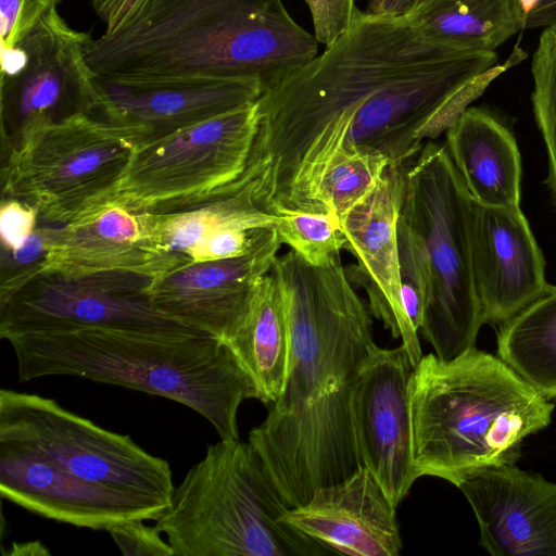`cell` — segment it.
<instances>
[{"label":"cell","instance_id":"8","mask_svg":"<svg viewBox=\"0 0 556 556\" xmlns=\"http://www.w3.org/2000/svg\"><path fill=\"white\" fill-rule=\"evenodd\" d=\"M140 134L79 112L27 129L1 167L2 198L33 207L40 222L68 225L114 204Z\"/></svg>","mask_w":556,"mask_h":556},{"label":"cell","instance_id":"25","mask_svg":"<svg viewBox=\"0 0 556 556\" xmlns=\"http://www.w3.org/2000/svg\"><path fill=\"white\" fill-rule=\"evenodd\" d=\"M226 344L252 379L257 400L276 402L286 377L289 330L281 290L270 271L261 280L245 321Z\"/></svg>","mask_w":556,"mask_h":556},{"label":"cell","instance_id":"3","mask_svg":"<svg viewBox=\"0 0 556 556\" xmlns=\"http://www.w3.org/2000/svg\"><path fill=\"white\" fill-rule=\"evenodd\" d=\"M317 54V39L282 0H150L86 46L96 75L240 79L263 92Z\"/></svg>","mask_w":556,"mask_h":556},{"label":"cell","instance_id":"11","mask_svg":"<svg viewBox=\"0 0 556 556\" xmlns=\"http://www.w3.org/2000/svg\"><path fill=\"white\" fill-rule=\"evenodd\" d=\"M91 36L71 27L52 8L14 48L0 49L2 142L27 129L90 112L96 74L86 58Z\"/></svg>","mask_w":556,"mask_h":556},{"label":"cell","instance_id":"4","mask_svg":"<svg viewBox=\"0 0 556 556\" xmlns=\"http://www.w3.org/2000/svg\"><path fill=\"white\" fill-rule=\"evenodd\" d=\"M20 382L75 376L160 395L205 418L219 439H239L238 409L256 388L220 339L199 330L88 327L7 339Z\"/></svg>","mask_w":556,"mask_h":556},{"label":"cell","instance_id":"7","mask_svg":"<svg viewBox=\"0 0 556 556\" xmlns=\"http://www.w3.org/2000/svg\"><path fill=\"white\" fill-rule=\"evenodd\" d=\"M470 204L445 144L428 141L405 165L400 219L418 240L428 270L419 331L444 361L476 348L483 324L472 275Z\"/></svg>","mask_w":556,"mask_h":556},{"label":"cell","instance_id":"27","mask_svg":"<svg viewBox=\"0 0 556 556\" xmlns=\"http://www.w3.org/2000/svg\"><path fill=\"white\" fill-rule=\"evenodd\" d=\"M389 160L378 153L358 152L336 161L323 175L316 203L319 213L342 217L377 185Z\"/></svg>","mask_w":556,"mask_h":556},{"label":"cell","instance_id":"9","mask_svg":"<svg viewBox=\"0 0 556 556\" xmlns=\"http://www.w3.org/2000/svg\"><path fill=\"white\" fill-rule=\"evenodd\" d=\"M257 127L254 102L140 144L114 204L135 213H169L239 189Z\"/></svg>","mask_w":556,"mask_h":556},{"label":"cell","instance_id":"17","mask_svg":"<svg viewBox=\"0 0 556 556\" xmlns=\"http://www.w3.org/2000/svg\"><path fill=\"white\" fill-rule=\"evenodd\" d=\"M405 165L389 166L372 190L340 220L345 250L356 264L346 267L355 287H362L368 307L394 339L401 338L415 367L422 351L418 331L409 321L402 301L397 220L402 206Z\"/></svg>","mask_w":556,"mask_h":556},{"label":"cell","instance_id":"19","mask_svg":"<svg viewBox=\"0 0 556 556\" xmlns=\"http://www.w3.org/2000/svg\"><path fill=\"white\" fill-rule=\"evenodd\" d=\"M494 556H556V483L514 464L465 473L456 483Z\"/></svg>","mask_w":556,"mask_h":556},{"label":"cell","instance_id":"15","mask_svg":"<svg viewBox=\"0 0 556 556\" xmlns=\"http://www.w3.org/2000/svg\"><path fill=\"white\" fill-rule=\"evenodd\" d=\"M281 244L270 227L245 254L191 262L152 278L150 298L164 315L227 343L245 321Z\"/></svg>","mask_w":556,"mask_h":556},{"label":"cell","instance_id":"36","mask_svg":"<svg viewBox=\"0 0 556 556\" xmlns=\"http://www.w3.org/2000/svg\"><path fill=\"white\" fill-rule=\"evenodd\" d=\"M150 0H92V8L105 24L104 33H114L134 18Z\"/></svg>","mask_w":556,"mask_h":556},{"label":"cell","instance_id":"22","mask_svg":"<svg viewBox=\"0 0 556 556\" xmlns=\"http://www.w3.org/2000/svg\"><path fill=\"white\" fill-rule=\"evenodd\" d=\"M445 132L447 151L475 201L520 206V154L502 123L481 109L469 108Z\"/></svg>","mask_w":556,"mask_h":556},{"label":"cell","instance_id":"40","mask_svg":"<svg viewBox=\"0 0 556 556\" xmlns=\"http://www.w3.org/2000/svg\"><path fill=\"white\" fill-rule=\"evenodd\" d=\"M541 0H518V2L526 15V18L530 14V12L538 5V3Z\"/></svg>","mask_w":556,"mask_h":556},{"label":"cell","instance_id":"2","mask_svg":"<svg viewBox=\"0 0 556 556\" xmlns=\"http://www.w3.org/2000/svg\"><path fill=\"white\" fill-rule=\"evenodd\" d=\"M459 53L425 38L408 18L361 11L325 51L257 99L258 127L240 184L273 215L318 214L325 172L349 154L353 128L387 85Z\"/></svg>","mask_w":556,"mask_h":556},{"label":"cell","instance_id":"35","mask_svg":"<svg viewBox=\"0 0 556 556\" xmlns=\"http://www.w3.org/2000/svg\"><path fill=\"white\" fill-rule=\"evenodd\" d=\"M35 208L15 199L2 198L0 208V237L2 250L21 248L37 227Z\"/></svg>","mask_w":556,"mask_h":556},{"label":"cell","instance_id":"37","mask_svg":"<svg viewBox=\"0 0 556 556\" xmlns=\"http://www.w3.org/2000/svg\"><path fill=\"white\" fill-rule=\"evenodd\" d=\"M431 0H368L365 12L377 16L408 18Z\"/></svg>","mask_w":556,"mask_h":556},{"label":"cell","instance_id":"28","mask_svg":"<svg viewBox=\"0 0 556 556\" xmlns=\"http://www.w3.org/2000/svg\"><path fill=\"white\" fill-rule=\"evenodd\" d=\"M532 105L548 157L547 184L556 202V25L544 28L532 58Z\"/></svg>","mask_w":556,"mask_h":556},{"label":"cell","instance_id":"33","mask_svg":"<svg viewBox=\"0 0 556 556\" xmlns=\"http://www.w3.org/2000/svg\"><path fill=\"white\" fill-rule=\"evenodd\" d=\"M106 531L125 556H175L162 533L154 526L144 525L143 520L117 523Z\"/></svg>","mask_w":556,"mask_h":556},{"label":"cell","instance_id":"13","mask_svg":"<svg viewBox=\"0 0 556 556\" xmlns=\"http://www.w3.org/2000/svg\"><path fill=\"white\" fill-rule=\"evenodd\" d=\"M414 366L405 348L374 343L355 378L351 418L362 466L397 505L418 477L413 460L409 381Z\"/></svg>","mask_w":556,"mask_h":556},{"label":"cell","instance_id":"16","mask_svg":"<svg viewBox=\"0 0 556 556\" xmlns=\"http://www.w3.org/2000/svg\"><path fill=\"white\" fill-rule=\"evenodd\" d=\"M262 92L258 84L240 79L96 75L89 113L137 130L142 144L254 103Z\"/></svg>","mask_w":556,"mask_h":556},{"label":"cell","instance_id":"5","mask_svg":"<svg viewBox=\"0 0 556 556\" xmlns=\"http://www.w3.org/2000/svg\"><path fill=\"white\" fill-rule=\"evenodd\" d=\"M408 396L418 477L454 485L469 471L514 464L522 440L547 427L554 410L505 362L476 348L448 361L422 356Z\"/></svg>","mask_w":556,"mask_h":556},{"label":"cell","instance_id":"12","mask_svg":"<svg viewBox=\"0 0 556 556\" xmlns=\"http://www.w3.org/2000/svg\"><path fill=\"white\" fill-rule=\"evenodd\" d=\"M151 281L127 271L78 278L43 271L0 305V338L88 327L197 330L154 306Z\"/></svg>","mask_w":556,"mask_h":556},{"label":"cell","instance_id":"21","mask_svg":"<svg viewBox=\"0 0 556 556\" xmlns=\"http://www.w3.org/2000/svg\"><path fill=\"white\" fill-rule=\"evenodd\" d=\"M178 266L153 243L139 213L111 204L81 220L60 225L43 271L66 278L109 271L155 278Z\"/></svg>","mask_w":556,"mask_h":556},{"label":"cell","instance_id":"38","mask_svg":"<svg viewBox=\"0 0 556 556\" xmlns=\"http://www.w3.org/2000/svg\"><path fill=\"white\" fill-rule=\"evenodd\" d=\"M556 25V0H541L525 22L527 28H546Z\"/></svg>","mask_w":556,"mask_h":556},{"label":"cell","instance_id":"6","mask_svg":"<svg viewBox=\"0 0 556 556\" xmlns=\"http://www.w3.org/2000/svg\"><path fill=\"white\" fill-rule=\"evenodd\" d=\"M289 508L252 444L220 439L175 486L154 527L166 535L175 556L334 553L285 522Z\"/></svg>","mask_w":556,"mask_h":556},{"label":"cell","instance_id":"30","mask_svg":"<svg viewBox=\"0 0 556 556\" xmlns=\"http://www.w3.org/2000/svg\"><path fill=\"white\" fill-rule=\"evenodd\" d=\"M59 226L36 227L21 248L1 249L0 305L43 271V265Z\"/></svg>","mask_w":556,"mask_h":556},{"label":"cell","instance_id":"14","mask_svg":"<svg viewBox=\"0 0 556 556\" xmlns=\"http://www.w3.org/2000/svg\"><path fill=\"white\" fill-rule=\"evenodd\" d=\"M0 494L41 517L105 531L131 520L155 521L169 504L85 480L41 453L10 441H0Z\"/></svg>","mask_w":556,"mask_h":556},{"label":"cell","instance_id":"34","mask_svg":"<svg viewBox=\"0 0 556 556\" xmlns=\"http://www.w3.org/2000/svg\"><path fill=\"white\" fill-rule=\"evenodd\" d=\"M311 11L314 36L326 47L344 34L359 9L355 0H304Z\"/></svg>","mask_w":556,"mask_h":556},{"label":"cell","instance_id":"24","mask_svg":"<svg viewBox=\"0 0 556 556\" xmlns=\"http://www.w3.org/2000/svg\"><path fill=\"white\" fill-rule=\"evenodd\" d=\"M139 214L153 243L181 265L190 263V254L223 230L274 227L279 217L257 206L251 184L193 208Z\"/></svg>","mask_w":556,"mask_h":556},{"label":"cell","instance_id":"1","mask_svg":"<svg viewBox=\"0 0 556 556\" xmlns=\"http://www.w3.org/2000/svg\"><path fill=\"white\" fill-rule=\"evenodd\" d=\"M270 273L286 308L288 364L282 391L249 442L292 508L363 467L351 396L375 342L368 304L340 252L316 266L290 250L277 256Z\"/></svg>","mask_w":556,"mask_h":556},{"label":"cell","instance_id":"29","mask_svg":"<svg viewBox=\"0 0 556 556\" xmlns=\"http://www.w3.org/2000/svg\"><path fill=\"white\" fill-rule=\"evenodd\" d=\"M278 216L275 227L281 243L312 265H324L344 248L346 239L340 220L331 213H291Z\"/></svg>","mask_w":556,"mask_h":556},{"label":"cell","instance_id":"23","mask_svg":"<svg viewBox=\"0 0 556 556\" xmlns=\"http://www.w3.org/2000/svg\"><path fill=\"white\" fill-rule=\"evenodd\" d=\"M428 40L456 52H494L525 28L518 0H431L408 17Z\"/></svg>","mask_w":556,"mask_h":556},{"label":"cell","instance_id":"39","mask_svg":"<svg viewBox=\"0 0 556 556\" xmlns=\"http://www.w3.org/2000/svg\"><path fill=\"white\" fill-rule=\"evenodd\" d=\"M10 555H50V552L39 542H24V543H13L12 551L9 553Z\"/></svg>","mask_w":556,"mask_h":556},{"label":"cell","instance_id":"10","mask_svg":"<svg viewBox=\"0 0 556 556\" xmlns=\"http://www.w3.org/2000/svg\"><path fill=\"white\" fill-rule=\"evenodd\" d=\"M0 441L33 448L94 483L168 503L175 489L165 459L38 394L0 390Z\"/></svg>","mask_w":556,"mask_h":556},{"label":"cell","instance_id":"32","mask_svg":"<svg viewBox=\"0 0 556 556\" xmlns=\"http://www.w3.org/2000/svg\"><path fill=\"white\" fill-rule=\"evenodd\" d=\"M61 0H0V49H12Z\"/></svg>","mask_w":556,"mask_h":556},{"label":"cell","instance_id":"31","mask_svg":"<svg viewBox=\"0 0 556 556\" xmlns=\"http://www.w3.org/2000/svg\"><path fill=\"white\" fill-rule=\"evenodd\" d=\"M399 264L405 313L419 332L428 291V270L421 247L400 219L397 220Z\"/></svg>","mask_w":556,"mask_h":556},{"label":"cell","instance_id":"18","mask_svg":"<svg viewBox=\"0 0 556 556\" xmlns=\"http://www.w3.org/2000/svg\"><path fill=\"white\" fill-rule=\"evenodd\" d=\"M472 275L482 321L502 325L546 289L545 261L520 206L471 198Z\"/></svg>","mask_w":556,"mask_h":556},{"label":"cell","instance_id":"20","mask_svg":"<svg viewBox=\"0 0 556 556\" xmlns=\"http://www.w3.org/2000/svg\"><path fill=\"white\" fill-rule=\"evenodd\" d=\"M396 506L362 467L346 479L317 489L303 505L289 508L282 520L351 556H396L402 539Z\"/></svg>","mask_w":556,"mask_h":556},{"label":"cell","instance_id":"26","mask_svg":"<svg viewBox=\"0 0 556 556\" xmlns=\"http://www.w3.org/2000/svg\"><path fill=\"white\" fill-rule=\"evenodd\" d=\"M497 351L533 389L556 397V286L501 325Z\"/></svg>","mask_w":556,"mask_h":556}]
</instances>
